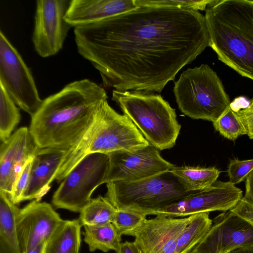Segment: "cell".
<instances>
[{"label":"cell","mask_w":253,"mask_h":253,"mask_svg":"<svg viewBox=\"0 0 253 253\" xmlns=\"http://www.w3.org/2000/svg\"><path fill=\"white\" fill-rule=\"evenodd\" d=\"M74 33L78 53L119 91L161 92L210 46L205 16L172 7L138 6Z\"/></svg>","instance_id":"6da1fadb"},{"label":"cell","mask_w":253,"mask_h":253,"mask_svg":"<svg viewBox=\"0 0 253 253\" xmlns=\"http://www.w3.org/2000/svg\"><path fill=\"white\" fill-rule=\"evenodd\" d=\"M108 96L89 79L74 81L42 100L31 117L30 132L40 148L69 150L93 122L98 106Z\"/></svg>","instance_id":"7a4b0ae2"},{"label":"cell","mask_w":253,"mask_h":253,"mask_svg":"<svg viewBox=\"0 0 253 253\" xmlns=\"http://www.w3.org/2000/svg\"><path fill=\"white\" fill-rule=\"evenodd\" d=\"M205 18L210 46L218 59L253 80V0H215Z\"/></svg>","instance_id":"3957f363"},{"label":"cell","mask_w":253,"mask_h":253,"mask_svg":"<svg viewBox=\"0 0 253 253\" xmlns=\"http://www.w3.org/2000/svg\"><path fill=\"white\" fill-rule=\"evenodd\" d=\"M139 129L126 115L117 113L107 99L99 104L93 122L80 141L67 150L55 179L62 181L86 155L133 150L149 145Z\"/></svg>","instance_id":"277c9868"},{"label":"cell","mask_w":253,"mask_h":253,"mask_svg":"<svg viewBox=\"0 0 253 253\" xmlns=\"http://www.w3.org/2000/svg\"><path fill=\"white\" fill-rule=\"evenodd\" d=\"M112 100L150 144L160 150L170 149L175 145L181 126L175 109L161 95L150 91L114 89Z\"/></svg>","instance_id":"5b68a950"},{"label":"cell","mask_w":253,"mask_h":253,"mask_svg":"<svg viewBox=\"0 0 253 253\" xmlns=\"http://www.w3.org/2000/svg\"><path fill=\"white\" fill-rule=\"evenodd\" d=\"M105 197L119 210L146 215L156 211L197 191H192L171 170L132 182L106 183Z\"/></svg>","instance_id":"8992f818"},{"label":"cell","mask_w":253,"mask_h":253,"mask_svg":"<svg viewBox=\"0 0 253 253\" xmlns=\"http://www.w3.org/2000/svg\"><path fill=\"white\" fill-rule=\"evenodd\" d=\"M173 92L179 109L193 119L213 122L231 105L221 81L207 64L183 71Z\"/></svg>","instance_id":"52a82bcc"},{"label":"cell","mask_w":253,"mask_h":253,"mask_svg":"<svg viewBox=\"0 0 253 253\" xmlns=\"http://www.w3.org/2000/svg\"><path fill=\"white\" fill-rule=\"evenodd\" d=\"M109 164L107 154L86 155L62 180L52 196V205L80 213L91 199L93 191L105 183Z\"/></svg>","instance_id":"ba28073f"},{"label":"cell","mask_w":253,"mask_h":253,"mask_svg":"<svg viewBox=\"0 0 253 253\" xmlns=\"http://www.w3.org/2000/svg\"><path fill=\"white\" fill-rule=\"evenodd\" d=\"M0 83L14 103L31 117L42 100L34 79L21 55L0 31Z\"/></svg>","instance_id":"9c48e42d"},{"label":"cell","mask_w":253,"mask_h":253,"mask_svg":"<svg viewBox=\"0 0 253 253\" xmlns=\"http://www.w3.org/2000/svg\"><path fill=\"white\" fill-rule=\"evenodd\" d=\"M70 1H37L32 42L35 51L42 57L54 55L63 48L72 27L65 19Z\"/></svg>","instance_id":"30bf717a"},{"label":"cell","mask_w":253,"mask_h":253,"mask_svg":"<svg viewBox=\"0 0 253 253\" xmlns=\"http://www.w3.org/2000/svg\"><path fill=\"white\" fill-rule=\"evenodd\" d=\"M109 164L105 183L132 182L171 170L174 166L163 159L152 144L133 150L117 151L107 154Z\"/></svg>","instance_id":"8fae6325"},{"label":"cell","mask_w":253,"mask_h":253,"mask_svg":"<svg viewBox=\"0 0 253 253\" xmlns=\"http://www.w3.org/2000/svg\"><path fill=\"white\" fill-rule=\"evenodd\" d=\"M242 190L230 182L217 180L210 187L195 192L156 211L153 215L186 217L213 211H227L243 198Z\"/></svg>","instance_id":"7c38bea8"},{"label":"cell","mask_w":253,"mask_h":253,"mask_svg":"<svg viewBox=\"0 0 253 253\" xmlns=\"http://www.w3.org/2000/svg\"><path fill=\"white\" fill-rule=\"evenodd\" d=\"M253 247V226L230 210L212 220L211 226L189 253H229Z\"/></svg>","instance_id":"4fadbf2b"},{"label":"cell","mask_w":253,"mask_h":253,"mask_svg":"<svg viewBox=\"0 0 253 253\" xmlns=\"http://www.w3.org/2000/svg\"><path fill=\"white\" fill-rule=\"evenodd\" d=\"M64 220L46 202L33 200L16 216V228L21 253H28L43 241H48Z\"/></svg>","instance_id":"5bb4252c"},{"label":"cell","mask_w":253,"mask_h":253,"mask_svg":"<svg viewBox=\"0 0 253 253\" xmlns=\"http://www.w3.org/2000/svg\"><path fill=\"white\" fill-rule=\"evenodd\" d=\"M29 129L16 130L0 147V191L8 196L27 163L39 149Z\"/></svg>","instance_id":"9a60e30c"},{"label":"cell","mask_w":253,"mask_h":253,"mask_svg":"<svg viewBox=\"0 0 253 253\" xmlns=\"http://www.w3.org/2000/svg\"><path fill=\"white\" fill-rule=\"evenodd\" d=\"M193 215L182 218L157 215L146 219L134 232V242L142 253H176L177 239Z\"/></svg>","instance_id":"2e32d148"},{"label":"cell","mask_w":253,"mask_h":253,"mask_svg":"<svg viewBox=\"0 0 253 253\" xmlns=\"http://www.w3.org/2000/svg\"><path fill=\"white\" fill-rule=\"evenodd\" d=\"M68 150L58 148H39L35 155L27 188L22 202L34 200L40 201L50 189V183L56 175L67 154Z\"/></svg>","instance_id":"e0dca14e"},{"label":"cell","mask_w":253,"mask_h":253,"mask_svg":"<svg viewBox=\"0 0 253 253\" xmlns=\"http://www.w3.org/2000/svg\"><path fill=\"white\" fill-rule=\"evenodd\" d=\"M134 0H72L65 16L73 27L95 23L135 9Z\"/></svg>","instance_id":"ac0fdd59"},{"label":"cell","mask_w":253,"mask_h":253,"mask_svg":"<svg viewBox=\"0 0 253 253\" xmlns=\"http://www.w3.org/2000/svg\"><path fill=\"white\" fill-rule=\"evenodd\" d=\"M81 226L78 219L64 220L48 241L45 253H79Z\"/></svg>","instance_id":"d6986e66"},{"label":"cell","mask_w":253,"mask_h":253,"mask_svg":"<svg viewBox=\"0 0 253 253\" xmlns=\"http://www.w3.org/2000/svg\"><path fill=\"white\" fill-rule=\"evenodd\" d=\"M19 209L5 193L0 191V241L12 253H21L16 228Z\"/></svg>","instance_id":"ffe728a7"},{"label":"cell","mask_w":253,"mask_h":253,"mask_svg":"<svg viewBox=\"0 0 253 253\" xmlns=\"http://www.w3.org/2000/svg\"><path fill=\"white\" fill-rule=\"evenodd\" d=\"M84 241L90 252L100 250L104 253L114 251L118 253L122 238L112 223L97 226H84Z\"/></svg>","instance_id":"44dd1931"},{"label":"cell","mask_w":253,"mask_h":253,"mask_svg":"<svg viewBox=\"0 0 253 253\" xmlns=\"http://www.w3.org/2000/svg\"><path fill=\"white\" fill-rule=\"evenodd\" d=\"M212 224L209 212L195 214L178 237L176 253H189L203 239Z\"/></svg>","instance_id":"7402d4cb"},{"label":"cell","mask_w":253,"mask_h":253,"mask_svg":"<svg viewBox=\"0 0 253 253\" xmlns=\"http://www.w3.org/2000/svg\"><path fill=\"white\" fill-rule=\"evenodd\" d=\"M171 170L192 191L210 187L217 180L220 173L215 167L174 166Z\"/></svg>","instance_id":"603a6c76"},{"label":"cell","mask_w":253,"mask_h":253,"mask_svg":"<svg viewBox=\"0 0 253 253\" xmlns=\"http://www.w3.org/2000/svg\"><path fill=\"white\" fill-rule=\"evenodd\" d=\"M117 209L105 197L91 199L80 213L82 226H97L112 223Z\"/></svg>","instance_id":"cb8c5ba5"},{"label":"cell","mask_w":253,"mask_h":253,"mask_svg":"<svg viewBox=\"0 0 253 253\" xmlns=\"http://www.w3.org/2000/svg\"><path fill=\"white\" fill-rule=\"evenodd\" d=\"M21 120L19 109L0 83V138L6 140Z\"/></svg>","instance_id":"d4e9b609"},{"label":"cell","mask_w":253,"mask_h":253,"mask_svg":"<svg viewBox=\"0 0 253 253\" xmlns=\"http://www.w3.org/2000/svg\"><path fill=\"white\" fill-rule=\"evenodd\" d=\"M212 124L215 130L231 141H234L240 135L247 134L242 122L231 105Z\"/></svg>","instance_id":"484cf974"},{"label":"cell","mask_w":253,"mask_h":253,"mask_svg":"<svg viewBox=\"0 0 253 253\" xmlns=\"http://www.w3.org/2000/svg\"><path fill=\"white\" fill-rule=\"evenodd\" d=\"M146 216L130 210L117 209L112 223L121 236H133L135 231L147 219Z\"/></svg>","instance_id":"4316f807"},{"label":"cell","mask_w":253,"mask_h":253,"mask_svg":"<svg viewBox=\"0 0 253 253\" xmlns=\"http://www.w3.org/2000/svg\"><path fill=\"white\" fill-rule=\"evenodd\" d=\"M215 1V0H134V2L137 6L172 7L196 11L206 10L209 5Z\"/></svg>","instance_id":"83f0119b"},{"label":"cell","mask_w":253,"mask_h":253,"mask_svg":"<svg viewBox=\"0 0 253 253\" xmlns=\"http://www.w3.org/2000/svg\"><path fill=\"white\" fill-rule=\"evenodd\" d=\"M253 170V159L240 160L233 159L230 160L227 172L229 181L234 185L246 180Z\"/></svg>","instance_id":"f1b7e54d"},{"label":"cell","mask_w":253,"mask_h":253,"mask_svg":"<svg viewBox=\"0 0 253 253\" xmlns=\"http://www.w3.org/2000/svg\"><path fill=\"white\" fill-rule=\"evenodd\" d=\"M33 158L31 159L24 168L16 181L11 193L8 196L15 205L22 202V197L29 182Z\"/></svg>","instance_id":"f546056e"},{"label":"cell","mask_w":253,"mask_h":253,"mask_svg":"<svg viewBox=\"0 0 253 253\" xmlns=\"http://www.w3.org/2000/svg\"><path fill=\"white\" fill-rule=\"evenodd\" d=\"M230 211L253 226V206L243 198Z\"/></svg>","instance_id":"4dcf8cb0"},{"label":"cell","mask_w":253,"mask_h":253,"mask_svg":"<svg viewBox=\"0 0 253 253\" xmlns=\"http://www.w3.org/2000/svg\"><path fill=\"white\" fill-rule=\"evenodd\" d=\"M247 131V135L253 139V109L248 107L236 111Z\"/></svg>","instance_id":"1f68e13d"},{"label":"cell","mask_w":253,"mask_h":253,"mask_svg":"<svg viewBox=\"0 0 253 253\" xmlns=\"http://www.w3.org/2000/svg\"><path fill=\"white\" fill-rule=\"evenodd\" d=\"M243 198L253 206V170L245 180V194Z\"/></svg>","instance_id":"d6a6232c"},{"label":"cell","mask_w":253,"mask_h":253,"mask_svg":"<svg viewBox=\"0 0 253 253\" xmlns=\"http://www.w3.org/2000/svg\"><path fill=\"white\" fill-rule=\"evenodd\" d=\"M118 253H142L134 242L126 241L122 243Z\"/></svg>","instance_id":"836d02e7"},{"label":"cell","mask_w":253,"mask_h":253,"mask_svg":"<svg viewBox=\"0 0 253 253\" xmlns=\"http://www.w3.org/2000/svg\"><path fill=\"white\" fill-rule=\"evenodd\" d=\"M47 242L46 241L42 242L34 250L28 253H45Z\"/></svg>","instance_id":"e575fe53"},{"label":"cell","mask_w":253,"mask_h":253,"mask_svg":"<svg viewBox=\"0 0 253 253\" xmlns=\"http://www.w3.org/2000/svg\"><path fill=\"white\" fill-rule=\"evenodd\" d=\"M0 253H12L8 248L0 241Z\"/></svg>","instance_id":"d590c367"},{"label":"cell","mask_w":253,"mask_h":253,"mask_svg":"<svg viewBox=\"0 0 253 253\" xmlns=\"http://www.w3.org/2000/svg\"><path fill=\"white\" fill-rule=\"evenodd\" d=\"M247 107L249 108L253 109V98L251 101L249 105Z\"/></svg>","instance_id":"8d00e7d4"}]
</instances>
